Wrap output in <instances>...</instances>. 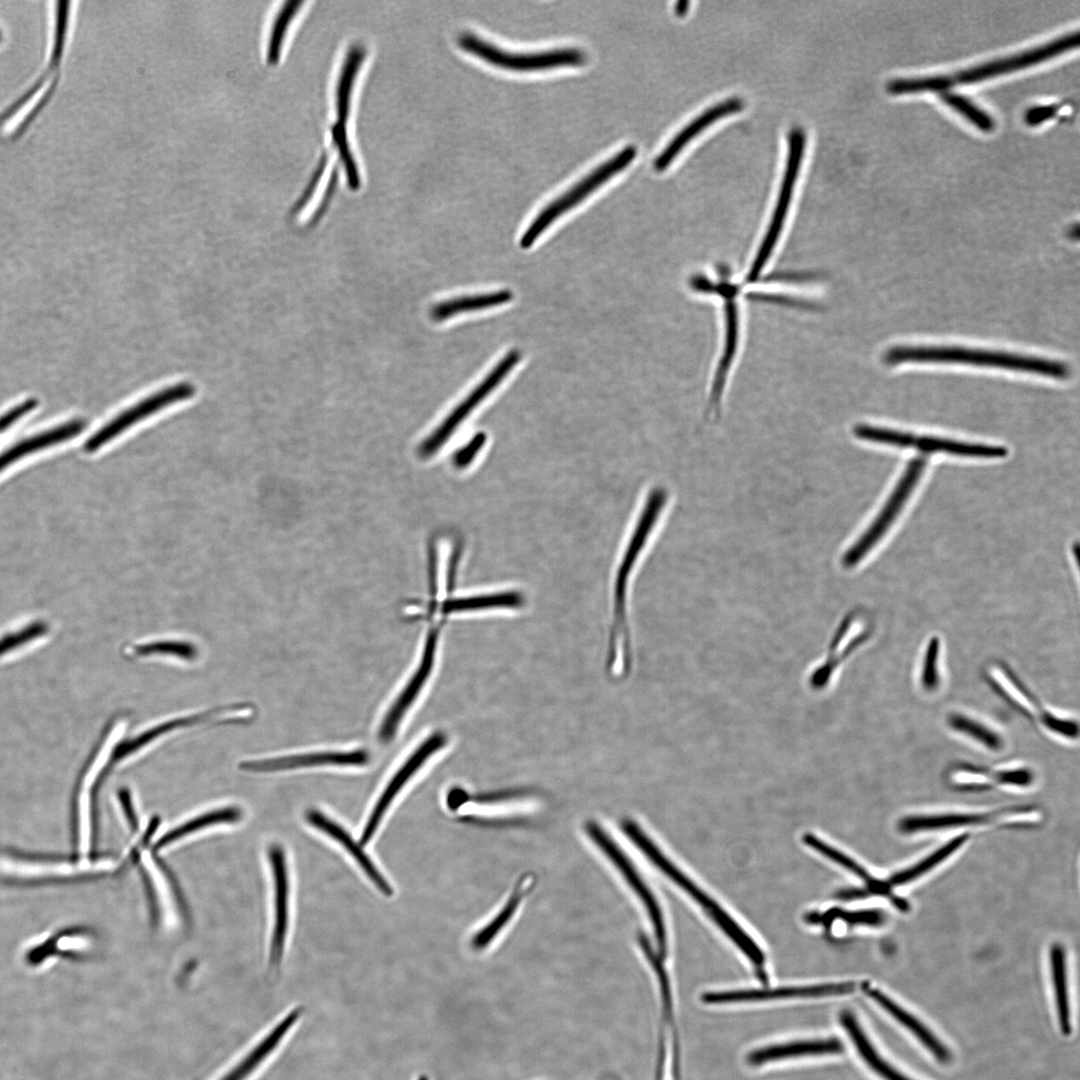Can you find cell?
<instances>
[{
	"instance_id": "obj_17",
	"label": "cell",
	"mask_w": 1080,
	"mask_h": 1080,
	"mask_svg": "<svg viewBox=\"0 0 1080 1080\" xmlns=\"http://www.w3.org/2000/svg\"><path fill=\"white\" fill-rule=\"evenodd\" d=\"M854 982L829 983L809 986H784L766 989H740L721 992H708L701 996L705 1004H732L764 1002L778 999L819 998L853 993Z\"/></svg>"
},
{
	"instance_id": "obj_45",
	"label": "cell",
	"mask_w": 1080,
	"mask_h": 1080,
	"mask_svg": "<svg viewBox=\"0 0 1080 1080\" xmlns=\"http://www.w3.org/2000/svg\"><path fill=\"white\" fill-rule=\"evenodd\" d=\"M37 405V401L29 399L18 406L10 409L8 412L0 417V432L10 427L15 421L20 419L23 415L30 412Z\"/></svg>"
},
{
	"instance_id": "obj_29",
	"label": "cell",
	"mask_w": 1080,
	"mask_h": 1080,
	"mask_svg": "<svg viewBox=\"0 0 1080 1080\" xmlns=\"http://www.w3.org/2000/svg\"><path fill=\"white\" fill-rule=\"evenodd\" d=\"M839 1018L858 1054L876 1074L885 1080H911L882 1058L852 1012L843 1011Z\"/></svg>"
},
{
	"instance_id": "obj_12",
	"label": "cell",
	"mask_w": 1080,
	"mask_h": 1080,
	"mask_svg": "<svg viewBox=\"0 0 1080 1080\" xmlns=\"http://www.w3.org/2000/svg\"><path fill=\"white\" fill-rule=\"evenodd\" d=\"M585 829L590 839L620 871L628 885L643 903L653 927L658 953L662 957H666V928L661 908L654 894L627 855L620 849L618 844L614 842L612 837L598 825V823L589 821L586 823Z\"/></svg>"
},
{
	"instance_id": "obj_52",
	"label": "cell",
	"mask_w": 1080,
	"mask_h": 1080,
	"mask_svg": "<svg viewBox=\"0 0 1080 1080\" xmlns=\"http://www.w3.org/2000/svg\"><path fill=\"white\" fill-rule=\"evenodd\" d=\"M2 40H3V30H2V28L0 26V44H1Z\"/></svg>"
},
{
	"instance_id": "obj_19",
	"label": "cell",
	"mask_w": 1080,
	"mask_h": 1080,
	"mask_svg": "<svg viewBox=\"0 0 1080 1080\" xmlns=\"http://www.w3.org/2000/svg\"><path fill=\"white\" fill-rule=\"evenodd\" d=\"M437 637L438 630L430 629L417 670L388 710L380 726L379 738L382 742H388L394 737L399 723L427 681L434 664Z\"/></svg>"
},
{
	"instance_id": "obj_43",
	"label": "cell",
	"mask_w": 1080,
	"mask_h": 1080,
	"mask_svg": "<svg viewBox=\"0 0 1080 1080\" xmlns=\"http://www.w3.org/2000/svg\"><path fill=\"white\" fill-rule=\"evenodd\" d=\"M134 652L138 655L172 654L186 660H192L197 656L196 648L187 642L157 641L137 645Z\"/></svg>"
},
{
	"instance_id": "obj_48",
	"label": "cell",
	"mask_w": 1080,
	"mask_h": 1080,
	"mask_svg": "<svg viewBox=\"0 0 1080 1080\" xmlns=\"http://www.w3.org/2000/svg\"><path fill=\"white\" fill-rule=\"evenodd\" d=\"M468 793L461 788H453L447 795V805L451 810H456L467 803Z\"/></svg>"
},
{
	"instance_id": "obj_5",
	"label": "cell",
	"mask_w": 1080,
	"mask_h": 1080,
	"mask_svg": "<svg viewBox=\"0 0 1080 1080\" xmlns=\"http://www.w3.org/2000/svg\"><path fill=\"white\" fill-rule=\"evenodd\" d=\"M983 676L1001 699L1044 733L1061 741L1078 739V722L1046 707L1004 661L988 662L984 666Z\"/></svg>"
},
{
	"instance_id": "obj_21",
	"label": "cell",
	"mask_w": 1080,
	"mask_h": 1080,
	"mask_svg": "<svg viewBox=\"0 0 1080 1080\" xmlns=\"http://www.w3.org/2000/svg\"><path fill=\"white\" fill-rule=\"evenodd\" d=\"M302 1015V1008L297 1007L280 1019L236 1065L218 1080H246L263 1062L268 1060L284 1039L291 1033Z\"/></svg>"
},
{
	"instance_id": "obj_32",
	"label": "cell",
	"mask_w": 1080,
	"mask_h": 1080,
	"mask_svg": "<svg viewBox=\"0 0 1080 1080\" xmlns=\"http://www.w3.org/2000/svg\"><path fill=\"white\" fill-rule=\"evenodd\" d=\"M512 299L513 293L510 290L462 296L436 304L431 309L430 316L434 321H444L460 313L499 306Z\"/></svg>"
},
{
	"instance_id": "obj_14",
	"label": "cell",
	"mask_w": 1080,
	"mask_h": 1080,
	"mask_svg": "<svg viewBox=\"0 0 1080 1080\" xmlns=\"http://www.w3.org/2000/svg\"><path fill=\"white\" fill-rule=\"evenodd\" d=\"M194 394V385L189 382H181L149 395L122 411L92 434L83 445L84 451L87 453L97 451L138 422L170 405L187 400Z\"/></svg>"
},
{
	"instance_id": "obj_30",
	"label": "cell",
	"mask_w": 1080,
	"mask_h": 1080,
	"mask_svg": "<svg viewBox=\"0 0 1080 1080\" xmlns=\"http://www.w3.org/2000/svg\"><path fill=\"white\" fill-rule=\"evenodd\" d=\"M948 728L981 748L998 753L1005 748L1003 735L984 721L964 712L953 711L946 717Z\"/></svg>"
},
{
	"instance_id": "obj_49",
	"label": "cell",
	"mask_w": 1080,
	"mask_h": 1080,
	"mask_svg": "<svg viewBox=\"0 0 1080 1080\" xmlns=\"http://www.w3.org/2000/svg\"><path fill=\"white\" fill-rule=\"evenodd\" d=\"M689 4L690 3L688 1L677 2L675 5L676 14L679 16H683L688 11Z\"/></svg>"
},
{
	"instance_id": "obj_7",
	"label": "cell",
	"mask_w": 1080,
	"mask_h": 1080,
	"mask_svg": "<svg viewBox=\"0 0 1080 1080\" xmlns=\"http://www.w3.org/2000/svg\"><path fill=\"white\" fill-rule=\"evenodd\" d=\"M63 63L45 59L41 73L0 112V140L16 141L29 129L53 98Z\"/></svg>"
},
{
	"instance_id": "obj_39",
	"label": "cell",
	"mask_w": 1080,
	"mask_h": 1080,
	"mask_svg": "<svg viewBox=\"0 0 1080 1080\" xmlns=\"http://www.w3.org/2000/svg\"><path fill=\"white\" fill-rule=\"evenodd\" d=\"M362 58V50L355 48L350 51L345 61V65L343 66L337 87L336 108L338 121L333 127L335 129L346 131L352 87Z\"/></svg>"
},
{
	"instance_id": "obj_46",
	"label": "cell",
	"mask_w": 1080,
	"mask_h": 1080,
	"mask_svg": "<svg viewBox=\"0 0 1080 1080\" xmlns=\"http://www.w3.org/2000/svg\"><path fill=\"white\" fill-rule=\"evenodd\" d=\"M1057 110L1058 107L1053 104L1037 105L1026 111L1024 120L1029 126H1037L1053 117Z\"/></svg>"
},
{
	"instance_id": "obj_11",
	"label": "cell",
	"mask_w": 1080,
	"mask_h": 1080,
	"mask_svg": "<svg viewBox=\"0 0 1080 1080\" xmlns=\"http://www.w3.org/2000/svg\"><path fill=\"white\" fill-rule=\"evenodd\" d=\"M925 466L926 459L924 457H917L909 462L879 514L843 555L842 563L845 568H852L857 565L883 538L917 485Z\"/></svg>"
},
{
	"instance_id": "obj_22",
	"label": "cell",
	"mask_w": 1080,
	"mask_h": 1080,
	"mask_svg": "<svg viewBox=\"0 0 1080 1080\" xmlns=\"http://www.w3.org/2000/svg\"><path fill=\"white\" fill-rule=\"evenodd\" d=\"M1031 806H1016L1006 809L979 813H944L936 815H915L903 818L899 828L905 833L930 831L963 826L979 825L997 821L1008 815L1027 813Z\"/></svg>"
},
{
	"instance_id": "obj_15",
	"label": "cell",
	"mask_w": 1080,
	"mask_h": 1080,
	"mask_svg": "<svg viewBox=\"0 0 1080 1080\" xmlns=\"http://www.w3.org/2000/svg\"><path fill=\"white\" fill-rule=\"evenodd\" d=\"M719 269L724 276L721 281L713 282L702 275H694L690 279V285L693 290L703 293H716L725 301V341L723 355L715 373L709 399L710 409L713 410L718 409L719 407L727 373L736 352L738 338V311L735 302L738 288L726 280L728 268L722 265L719 266Z\"/></svg>"
},
{
	"instance_id": "obj_16",
	"label": "cell",
	"mask_w": 1080,
	"mask_h": 1080,
	"mask_svg": "<svg viewBox=\"0 0 1080 1080\" xmlns=\"http://www.w3.org/2000/svg\"><path fill=\"white\" fill-rule=\"evenodd\" d=\"M945 777L954 789L981 791L994 787H1027L1035 780L1028 766L987 767L969 762L951 764Z\"/></svg>"
},
{
	"instance_id": "obj_38",
	"label": "cell",
	"mask_w": 1080,
	"mask_h": 1080,
	"mask_svg": "<svg viewBox=\"0 0 1080 1080\" xmlns=\"http://www.w3.org/2000/svg\"><path fill=\"white\" fill-rule=\"evenodd\" d=\"M803 842L818 853L825 856L826 858L832 860L833 862L837 863L838 865L844 867L856 876L863 879L868 884V894H873L875 892L884 893V891L887 892L888 886L886 882L877 881L863 867H861L849 856L823 842L815 835L806 833L803 836Z\"/></svg>"
},
{
	"instance_id": "obj_41",
	"label": "cell",
	"mask_w": 1080,
	"mask_h": 1080,
	"mask_svg": "<svg viewBox=\"0 0 1080 1080\" xmlns=\"http://www.w3.org/2000/svg\"><path fill=\"white\" fill-rule=\"evenodd\" d=\"M207 716L208 714H197L188 717H181L164 722L151 729H148L137 737L127 740L121 743V745L117 746L114 751L113 760H119L132 754L136 750L140 749L141 747L148 744L150 741L156 739L158 736L164 733H167L178 727L199 723L200 721L206 719Z\"/></svg>"
},
{
	"instance_id": "obj_4",
	"label": "cell",
	"mask_w": 1080,
	"mask_h": 1080,
	"mask_svg": "<svg viewBox=\"0 0 1080 1080\" xmlns=\"http://www.w3.org/2000/svg\"><path fill=\"white\" fill-rule=\"evenodd\" d=\"M623 833L641 851L650 862L663 874L671 879L676 885L689 894L716 923V925L731 939L743 954L760 971L761 979L764 973V954L756 942L726 913L711 897L698 887L689 877L679 870L653 843L639 825L630 819L621 822Z\"/></svg>"
},
{
	"instance_id": "obj_51",
	"label": "cell",
	"mask_w": 1080,
	"mask_h": 1080,
	"mask_svg": "<svg viewBox=\"0 0 1080 1080\" xmlns=\"http://www.w3.org/2000/svg\"><path fill=\"white\" fill-rule=\"evenodd\" d=\"M601 1080H620V1079L617 1078L614 1075H607V1076H604Z\"/></svg>"
},
{
	"instance_id": "obj_31",
	"label": "cell",
	"mask_w": 1080,
	"mask_h": 1080,
	"mask_svg": "<svg viewBox=\"0 0 1080 1080\" xmlns=\"http://www.w3.org/2000/svg\"><path fill=\"white\" fill-rule=\"evenodd\" d=\"M525 604L524 595L518 590H505L487 594L448 599L441 610L445 614L487 609H519Z\"/></svg>"
},
{
	"instance_id": "obj_28",
	"label": "cell",
	"mask_w": 1080,
	"mask_h": 1080,
	"mask_svg": "<svg viewBox=\"0 0 1080 1080\" xmlns=\"http://www.w3.org/2000/svg\"><path fill=\"white\" fill-rule=\"evenodd\" d=\"M85 426L86 423L83 420H73L21 440L0 454V472L21 459L23 455H28L77 436L84 430Z\"/></svg>"
},
{
	"instance_id": "obj_50",
	"label": "cell",
	"mask_w": 1080,
	"mask_h": 1080,
	"mask_svg": "<svg viewBox=\"0 0 1080 1080\" xmlns=\"http://www.w3.org/2000/svg\"><path fill=\"white\" fill-rule=\"evenodd\" d=\"M1069 235H1070V237H1072V239H1075V240L1078 239L1079 226H1078L1077 223L1075 225H1073L1072 228L1069 230Z\"/></svg>"
},
{
	"instance_id": "obj_18",
	"label": "cell",
	"mask_w": 1080,
	"mask_h": 1080,
	"mask_svg": "<svg viewBox=\"0 0 1080 1080\" xmlns=\"http://www.w3.org/2000/svg\"><path fill=\"white\" fill-rule=\"evenodd\" d=\"M446 736L442 732H436L423 741L419 747L404 762L401 768L389 781L374 806L368 821L366 822L360 838V845L364 846L375 834L384 814L399 791L412 775L426 762V760L446 743Z\"/></svg>"
},
{
	"instance_id": "obj_35",
	"label": "cell",
	"mask_w": 1080,
	"mask_h": 1080,
	"mask_svg": "<svg viewBox=\"0 0 1080 1080\" xmlns=\"http://www.w3.org/2000/svg\"><path fill=\"white\" fill-rule=\"evenodd\" d=\"M240 817L241 811L237 807H225L205 812L163 834L154 844V850H160L200 829L220 823L235 822L238 821Z\"/></svg>"
},
{
	"instance_id": "obj_10",
	"label": "cell",
	"mask_w": 1080,
	"mask_h": 1080,
	"mask_svg": "<svg viewBox=\"0 0 1080 1080\" xmlns=\"http://www.w3.org/2000/svg\"><path fill=\"white\" fill-rule=\"evenodd\" d=\"M805 144L804 130L800 127L793 128L788 134V154L777 202L767 232L746 276L747 283L758 279L781 235L804 156Z\"/></svg>"
},
{
	"instance_id": "obj_13",
	"label": "cell",
	"mask_w": 1080,
	"mask_h": 1080,
	"mask_svg": "<svg viewBox=\"0 0 1080 1080\" xmlns=\"http://www.w3.org/2000/svg\"><path fill=\"white\" fill-rule=\"evenodd\" d=\"M521 358L518 350L509 351L486 377L463 399L419 447L427 458L437 453L469 414L506 378Z\"/></svg>"
},
{
	"instance_id": "obj_37",
	"label": "cell",
	"mask_w": 1080,
	"mask_h": 1080,
	"mask_svg": "<svg viewBox=\"0 0 1080 1080\" xmlns=\"http://www.w3.org/2000/svg\"><path fill=\"white\" fill-rule=\"evenodd\" d=\"M968 838V835L963 834L949 840L915 865L893 874L886 882L887 885L889 887L904 885L922 876L957 851Z\"/></svg>"
},
{
	"instance_id": "obj_27",
	"label": "cell",
	"mask_w": 1080,
	"mask_h": 1080,
	"mask_svg": "<svg viewBox=\"0 0 1080 1080\" xmlns=\"http://www.w3.org/2000/svg\"><path fill=\"white\" fill-rule=\"evenodd\" d=\"M864 992L874 1002L881 1006L902 1026L908 1029L929 1052L941 1063H948L951 1054L948 1048L928 1029L921 1021L907 1012L882 991L868 985L863 986Z\"/></svg>"
},
{
	"instance_id": "obj_9",
	"label": "cell",
	"mask_w": 1080,
	"mask_h": 1080,
	"mask_svg": "<svg viewBox=\"0 0 1080 1080\" xmlns=\"http://www.w3.org/2000/svg\"><path fill=\"white\" fill-rule=\"evenodd\" d=\"M459 44L467 52L492 65L514 71H536L565 66H582L587 61L586 54L576 48L532 53L509 52L473 34H463L459 38Z\"/></svg>"
},
{
	"instance_id": "obj_25",
	"label": "cell",
	"mask_w": 1080,
	"mask_h": 1080,
	"mask_svg": "<svg viewBox=\"0 0 1080 1080\" xmlns=\"http://www.w3.org/2000/svg\"><path fill=\"white\" fill-rule=\"evenodd\" d=\"M306 820L310 825L321 830L323 833L340 843L357 861L365 874L382 894L388 897L393 895V888L391 885L380 873L370 857L363 851L362 846L351 837L348 831L335 821L331 820L324 813L315 809L307 811Z\"/></svg>"
},
{
	"instance_id": "obj_42",
	"label": "cell",
	"mask_w": 1080,
	"mask_h": 1080,
	"mask_svg": "<svg viewBox=\"0 0 1080 1080\" xmlns=\"http://www.w3.org/2000/svg\"><path fill=\"white\" fill-rule=\"evenodd\" d=\"M939 97L947 106L961 114L979 130L991 132L994 129L995 121L992 116L968 97L951 91L941 92Z\"/></svg>"
},
{
	"instance_id": "obj_24",
	"label": "cell",
	"mask_w": 1080,
	"mask_h": 1080,
	"mask_svg": "<svg viewBox=\"0 0 1080 1080\" xmlns=\"http://www.w3.org/2000/svg\"><path fill=\"white\" fill-rule=\"evenodd\" d=\"M743 106L744 102L741 98L731 97L718 102L703 111L671 139L661 153L655 158L653 162L654 169L656 171L665 170L697 134L710 124L714 123L717 119L740 111Z\"/></svg>"
},
{
	"instance_id": "obj_20",
	"label": "cell",
	"mask_w": 1080,
	"mask_h": 1080,
	"mask_svg": "<svg viewBox=\"0 0 1080 1080\" xmlns=\"http://www.w3.org/2000/svg\"><path fill=\"white\" fill-rule=\"evenodd\" d=\"M268 858L274 884V929L269 961L271 966H277L281 962L287 933L289 881L282 847L272 845L268 851Z\"/></svg>"
},
{
	"instance_id": "obj_1",
	"label": "cell",
	"mask_w": 1080,
	"mask_h": 1080,
	"mask_svg": "<svg viewBox=\"0 0 1080 1080\" xmlns=\"http://www.w3.org/2000/svg\"><path fill=\"white\" fill-rule=\"evenodd\" d=\"M666 500L667 493L660 487L654 488L647 495L615 575L612 621L606 656V669L613 678L624 677L631 669V635L627 615L628 580L638 556L661 515Z\"/></svg>"
},
{
	"instance_id": "obj_36",
	"label": "cell",
	"mask_w": 1080,
	"mask_h": 1080,
	"mask_svg": "<svg viewBox=\"0 0 1080 1080\" xmlns=\"http://www.w3.org/2000/svg\"><path fill=\"white\" fill-rule=\"evenodd\" d=\"M1052 982L1057 1004L1058 1018L1062 1034L1071 1033L1070 1006L1067 988L1065 951L1060 944H1054L1050 951Z\"/></svg>"
},
{
	"instance_id": "obj_33",
	"label": "cell",
	"mask_w": 1080,
	"mask_h": 1080,
	"mask_svg": "<svg viewBox=\"0 0 1080 1080\" xmlns=\"http://www.w3.org/2000/svg\"><path fill=\"white\" fill-rule=\"evenodd\" d=\"M302 1H286L271 17L263 45V58L269 65L280 61L285 39Z\"/></svg>"
},
{
	"instance_id": "obj_34",
	"label": "cell",
	"mask_w": 1080,
	"mask_h": 1080,
	"mask_svg": "<svg viewBox=\"0 0 1080 1080\" xmlns=\"http://www.w3.org/2000/svg\"><path fill=\"white\" fill-rule=\"evenodd\" d=\"M531 880L530 876L519 879L513 892L505 903V906H503L499 913L472 938L471 947L474 950H481L487 947L501 932L503 927L508 924L530 889Z\"/></svg>"
},
{
	"instance_id": "obj_47",
	"label": "cell",
	"mask_w": 1080,
	"mask_h": 1080,
	"mask_svg": "<svg viewBox=\"0 0 1080 1080\" xmlns=\"http://www.w3.org/2000/svg\"><path fill=\"white\" fill-rule=\"evenodd\" d=\"M118 798L122 805L125 816L130 824V827L135 830L138 828L137 818L132 804L130 791L128 789H121L118 791Z\"/></svg>"
},
{
	"instance_id": "obj_6",
	"label": "cell",
	"mask_w": 1080,
	"mask_h": 1080,
	"mask_svg": "<svg viewBox=\"0 0 1080 1080\" xmlns=\"http://www.w3.org/2000/svg\"><path fill=\"white\" fill-rule=\"evenodd\" d=\"M634 146H627L617 154L597 166L593 171L576 183L572 188L546 205L531 221L520 238L523 249L530 248L534 242L564 213L582 202L597 188L624 170L636 157Z\"/></svg>"
},
{
	"instance_id": "obj_26",
	"label": "cell",
	"mask_w": 1080,
	"mask_h": 1080,
	"mask_svg": "<svg viewBox=\"0 0 1080 1080\" xmlns=\"http://www.w3.org/2000/svg\"><path fill=\"white\" fill-rule=\"evenodd\" d=\"M844 1046L837 1038L792 1041L767 1045L751 1051L747 1062L752 1066L782 1060L842 1053Z\"/></svg>"
},
{
	"instance_id": "obj_23",
	"label": "cell",
	"mask_w": 1080,
	"mask_h": 1080,
	"mask_svg": "<svg viewBox=\"0 0 1080 1080\" xmlns=\"http://www.w3.org/2000/svg\"><path fill=\"white\" fill-rule=\"evenodd\" d=\"M369 760V754L364 750L348 752H318L289 755L259 761H248L240 764L242 770L250 772H271L290 770L300 767L317 765H364Z\"/></svg>"
},
{
	"instance_id": "obj_3",
	"label": "cell",
	"mask_w": 1080,
	"mask_h": 1080,
	"mask_svg": "<svg viewBox=\"0 0 1080 1080\" xmlns=\"http://www.w3.org/2000/svg\"><path fill=\"white\" fill-rule=\"evenodd\" d=\"M1079 32L1068 33L1043 45L1017 54L998 58L952 74L925 77L899 78L887 84V91L894 95L919 92H944L955 85L972 84L990 77L1023 69L1063 52L1076 48Z\"/></svg>"
},
{
	"instance_id": "obj_44",
	"label": "cell",
	"mask_w": 1080,
	"mask_h": 1080,
	"mask_svg": "<svg viewBox=\"0 0 1080 1080\" xmlns=\"http://www.w3.org/2000/svg\"><path fill=\"white\" fill-rule=\"evenodd\" d=\"M836 916H841L844 920L854 924H868L879 925L884 920V915L878 910H867L859 912H836L833 913Z\"/></svg>"
},
{
	"instance_id": "obj_2",
	"label": "cell",
	"mask_w": 1080,
	"mask_h": 1080,
	"mask_svg": "<svg viewBox=\"0 0 1080 1080\" xmlns=\"http://www.w3.org/2000/svg\"><path fill=\"white\" fill-rule=\"evenodd\" d=\"M883 359L890 366L903 363L964 364L1033 373L1060 380L1070 375L1068 365L1058 360L961 346L898 345L889 348Z\"/></svg>"
},
{
	"instance_id": "obj_40",
	"label": "cell",
	"mask_w": 1080,
	"mask_h": 1080,
	"mask_svg": "<svg viewBox=\"0 0 1080 1080\" xmlns=\"http://www.w3.org/2000/svg\"><path fill=\"white\" fill-rule=\"evenodd\" d=\"M941 654L940 637L931 635L924 645L918 677L921 689L927 694L935 693L941 686Z\"/></svg>"
},
{
	"instance_id": "obj_8",
	"label": "cell",
	"mask_w": 1080,
	"mask_h": 1080,
	"mask_svg": "<svg viewBox=\"0 0 1080 1080\" xmlns=\"http://www.w3.org/2000/svg\"><path fill=\"white\" fill-rule=\"evenodd\" d=\"M853 433L861 440L898 448H915L922 453H945L973 458H1002L1008 453L1005 447L999 445L969 443L928 435L919 436L867 424L854 426Z\"/></svg>"
}]
</instances>
